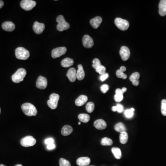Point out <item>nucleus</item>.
Returning <instances> with one entry per match:
<instances>
[{"instance_id": "f257e3e1", "label": "nucleus", "mask_w": 166, "mask_h": 166, "mask_svg": "<svg viewBox=\"0 0 166 166\" xmlns=\"http://www.w3.org/2000/svg\"><path fill=\"white\" fill-rule=\"evenodd\" d=\"M21 109L24 113L28 116H36L37 114L35 106L30 103H24L21 106Z\"/></svg>"}, {"instance_id": "f03ea898", "label": "nucleus", "mask_w": 166, "mask_h": 166, "mask_svg": "<svg viewBox=\"0 0 166 166\" xmlns=\"http://www.w3.org/2000/svg\"><path fill=\"white\" fill-rule=\"evenodd\" d=\"M26 75V71L24 68H20L16 73L12 75V79L15 83H19L23 81L24 77Z\"/></svg>"}, {"instance_id": "7ed1b4c3", "label": "nucleus", "mask_w": 166, "mask_h": 166, "mask_svg": "<svg viewBox=\"0 0 166 166\" xmlns=\"http://www.w3.org/2000/svg\"><path fill=\"white\" fill-rule=\"evenodd\" d=\"M56 21L58 23L57 25V29L60 31L66 30L70 28L69 24L66 21L62 15L58 16L56 18Z\"/></svg>"}, {"instance_id": "20e7f679", "label": "nucleus", "mask_w": 166, "mask_h": 166, "mask_svg": "<svg viewBox=\"0 0 166 166\" xmlns=\"http://www.w3.org/2000/svg\"><path fill=\"white\" fill-rule=\"evenodd\" d=\"M16 58L19 60H26L30 56V52L23 47H18L15 50Z\"/></svg>"}, {"instance_id": "39448f33", "label": "nucleus", "mask_w": 166, "mask_h": 166, "mask_svg": "<svg viewBox=\"0 0 166 166\" xmlns=\"http://www.w3.org/2000/svg\"><path fill=\"white\" fill-rule=\"evenodd\" d=\"M60 96L57 94L53 93L49 96V99L47 102L48 106L52 110H55L58 106Z\"/></svg>"}, {"instance_id": "423d86ee", "label": "nucleus", "mask_w": 166, "mask_h": 166, "mask_svg": "<svg viewBox=\"0 0 166 166\" xmlns=\"http://www.w3.org/2000/svg\"><path fill=\"white\" fill-rule=\"evenodd\" d=\"M114 23L118 28L122 31H125L128 29L129 27V23L127 20L119 18H115Z\"/></svg>"}, {"instance_id": "0eeeda50", "label": "nucleus", "mask_w": 166, "mask_h": 166, "mask_svg": "<svg viewBox=\"0 0 166 166\" xmlns=\"http://www.w3.org/2000/svg\"><path fill=\"white\" fill-rule=\"evenodd\" d=\"M36 143V140L31 136H26L22 138L20 141L21 145L25 147L32 146L34 145Z\"/></svg>"}, {"instance_id": "6e6552de", "label": "nucleus", "mask_w": 166, "mask_h": 166, "mask_svg": "<svg viewBox=\"0 0 166 166\" xmlns=\"http://www.w3.org/2000/svg\"><path fill=\"white\" fill-rule=\"evenodd\" d=\"M36 5V2L32 0H23L20 3L21 7L26 11L31 10Z\"/></svg>"}, {"instance_id": "1a4fd4ad", "label": "nucleus", "mask_w": 166, "mask_h": 166, "mask_svg": "<svg viewBox=\"0 0 166 166\" xmlns=\"http://www.w3.org/2000/svg\"><path fill=\"white\" fill-rule=\"evenodd\" d=\"M67 49L65 47H59L55 48L52 51V57L53 58L60 57L66 53Z\"/></svg>"}, {"instance_id": "9d476101", "label": "nucleus", "mask_w": 166, "mask_h": 166, "mask_svg": "<svg viewBox=\"0 0 166 166\" xmlns=\"http://www.w3.org/2000/svg\"><path fill=\"white\" fill-rule=\"evenodd\" d=\"M119 54L121 55L122 60L126 61L130 56V51L129 48L127 46H122L119 51Z\"/></svg>"}, {"instance_id": "9b49d317", "label": "nucleus", "mask_w": 166, "mask_h": 166, "mask_svg": "<svg viewBox=\"0 0 166 166\" xmlns=\"http://www.w3.org/2000/svg\"><path fill=\"white\" fill-rule=\"evenodd\" d=\"M48 85L47 79L44 77L40 76L36 82V86L37 88L43 90L47 87Z\"/></svg>"}, {"instance_id": "f8f14e48", "label": "nucleus", "mask_w": 166, "mask_h": 166, "mask_svg": "<svg viewBox=\"0 0 166 166\" xmlns=\"http://www.w3.org/2000/svg\"><path fill=\"white\" fill-rule=\"evenodd\" d=\"M82 42L83 46L85 48H91L93 46V40L88 35H85L83 37Z\"/></svg>"}, {"instance_id": "ddd939ff", "label": "nucleus", "mask_w": 166, "mask_h": 166, "mask_svg": "<svg viewBox=\"0 0 166 166\" xmlns=\"http://www.w3.org/2000/svg\"><path fill=\"white\" fill-rule=\"evenodd\" d=\"M45 29V25L44 24L40 23L38 22H35L33 24V30L37 34H40L43 33Z\"/></svg>"}, {"instance_id": "4468645a", "label": "nucleus", "mask_w": 166, "mask_h": 166, "mask_svg": "<svg viewBox=\"0 0 166 166\" xmlns=\"http://www.w3.org/2000/svg\"><path fill=\"white\" fill-rule=\"evenodd\" d=\"M77 71L74 68H71L68 71V73L66 74V76L68 77L69 79V81L71 82H75L76 79Z\"/></svg>"}, {"instance_id": "2eb2a0df", "label": "nucleus", "mask_w": 166, "mask_h": 166, "mask_svg": "<svg viewBox=\"0 0 166 166\" xmlns=\"http://www.w3.org/2000/svg\"><path fill=\"white\" fill-rule=\"evenodd\" d=\"M94 126L96 129L98 130H103L106 128L107 123L102 119H98L96 120L94 122Z\"/></svg>"}, {"instance_id": "dca6fc26", "label": "nucleus", "mask_w": 166, "mask_h": 166, "mask_svg": "<svg viewBox=\"0 0 166 166\" xmlns=\"http://www.w3.org/2000/svg\"><path fill=\"white\" fill-rule=\"evenodd\" d=\"M159 14L161 16L166 15V0L160 1L159 4Z\"/></svg>"}, {"instance_id": "f3484780", "label": "nucleus", "mask_w": 166, "mask_h": 166, "mask_svg": "<svg viewBox=\"0 0 166 166\" xmlns=\"http://www.w3.org/2000/svg\"><path fill=\"white\" fill-rule=\"evenodd\" d=\"M3 29L7 31H12L14 30L15 26L11 21H6L2 24Z\"/></svg>"}, {"instance_id": "a211bd4d", "label": "nucleus", "mask_w": 166, "mask_h": 166, "mask_svg": "<svg viewBox=\"0 0 166 166\" xmlns=\"http://www.w3.org/2000/svg\"><path fill=\"white\" fill-rule=\"evenodd\" d=\"M91 160L88 157H81L77 159L76 163L79 166H87L90 164Z\"/></svg>"}, {"instance_id": "6ab92c4d", "label": "nucleus", "mask_w": 166, "mask_h": 166, "mask_svg": "<svg viewBox=\"0 0 166 166\" xmlns=\"http://www.w3.org/2000/svg\"><path fill=\"white\" fill-rule=\"evenodd\" d=\"M139 77H140V74L138 72H135L131 75L129 79L132 82V84L133 85L138 86L139 84V81L138 80Z\"/></svg>"}, {"instance_id": "aec40b11", "label": "nucleus", "mask_w": 166, "mask_h": 166, "mask_svg": "<svg viewBox=\"0 0 166 166\" xmlns=\"http://www.w3.org/2000/svg\"><path fill=\"white\" fill-rule=\"evenodd\" d=\"M102 18L99 16H97L94 18H92L90 21V24L94 29L98 28L102 22Z\"/></svg>"}, {"instance_id": "412c9836", "label": "nucleus", "mask_w": 166, "mask_h": 166, "mask_svg": "<svg viewBox=\"0 0 166 166\" xmlns=\"http://www.w3.org/2000/svg\"><path fill=\"white\" fill-rule=\"evenodd\" d=\"M88 100V97L85 95H81L75 101V104L77 106H82L87 102Z\"/></svg>"}, {"instance_id": "4be33fe9", "label": "nucleus", "mask_w": 166, "mask_h": 166, "mask_svg": "<svg viewBox=\"0 0 166 166\" xmlns=\"http://www.w3.org/2000/svg\"><path fill=\"white\" fill-rule=\"evenodd\" d=\"M78 69L76 72L77 79L79 80H82L85 78V73L83 66L81 64H79L77 66Z\"/></svg>"}, {"instance_id": "5701e85b", "label": "nucleus", "mask_w": 166, "mask_h": 166, "mask_svg": "<svg viewBox=\"0 0 166 166\" xmlns=\"http://www.w3.org/2000/svg\"><path fill=\"white\" fill-rule=\"evenodd\" d=\"M73 131V129L72 127L69 125H66L62 128L61 133L62 135L66 136L71 134Z\"/></svg>"}, {"instance_id": "b1692460", "label": "nucleus", "mask_w": 166, "mask_h": 166, "mask_svg": "<svg viewBox=\"0 0 166 166\" xmlns=\"http://www.w3.org/2000/svg\"><path fill=\"white\" fill-rule=\"evenodd\" d=\"M74 63L73 60L70 58L63 59L61 62V65L63 68H69L73 65Z\"/></svg>"}, {"instance_id": "393cba45", "label": "nucleus", "mask_w": 166, "mask_h": 166, "mask_svg": "<svg viewBox=\"0 0 166 166\" xmlns=\"http://www.w3.org/2000/svg\"><path fill=\"white\" fill-rule=\"evenodd\" d=\"M114 129L116 132L120 133L125 132L127 130L124 124L121 122H119L116 124L114 126Z\"/></svg>"}, {"instance_id": "a878e982", "label": "nucleus", "mask_w": 166, "mask_h": 166, "mask_svg": "<svg viewBox=\"0 0 166 166\" xmlns=\"http://www.w3.org/2000/svg\"><path fill=\"white\" fill-rule=\"evenodd\" d=\"M78 118L80 122L83 123H87L90 119V115L86 114H79Z\"/></svg>"}, {"instance_id": "bb28decb", "label": "nucleus", "mask_w": 166, "mask_h": 166, "mask_svg": "<svg viewBox=\"0 0 166 166\" xmlns=\"http://www.w3.org/2000/svg\"><path fill=\"white\" fill-rule=\"evenodd\" d=\"M112 153L114 157L117 159H120L122 157V153L121 150L119 148L114 147L112 148Z\"/></svg>"}, {"instance_id": "cd10ccee", "label": "nucleus", "mask_w": 166, "mask_h": 166, "mask_svg": "<svg viewBox=\"0 0 166 166\" xmlns=\"http://www.w3.org/2000/svg\"><path fill=\"white\" fill-rule=\"evenodd\" d=\"M128 135L127 133L126 132L121 133L119 135V140L122 144H125L128 141Z\"/></svg>"}, {"instance_id": "c85d7f7f", "label": "nucleus", "mask_w": 166, "mask_h": 166, "mask_svg": "<svg viewBox=\"0 0 166 166\" xmlns=\"http://www.w3.org/2000/svg\"><path fill=\"white\" fill-rule=\"evenodd\" d=\"M101 143L103 146H111L113 144V141L109 138H104L101 140Z\"/></svg>"}, {"instance_id": "c756f323", "label": "nucleus", "mask_w": 166, "mask_h": 166, "mask_svg": "<svg viewBox=\"0 0 166 166\" xmlns=\"http://www.w3.org/2000/svg\"><path fill=\"white\" fill-rule=\"evenodd\" d=\"M134 111H135V110L133 108L125 110L124 113L125 117L127 118H132L134 115Z\"/></svg>"}, {"instance_id": "7c9ffc66", "label": "nucleus", "mask_w": 166, "mask_h": 166, "mask_svg": "<svg viewBox=\"0 0 166 166\" xmlns=\"http://www.w3.org/2000/svg\"><path fill=\"white\" fill-rule=\"evenodd\" d=\"M95 108V105L94 103L93 102H89L88 103L86 104V111H87L89 113H91Z\"/></svg>"}, {"instance_id": "2f4dec72", "label": "nucleus", "mask_w": 166, "mask_h": 166, "mask_svg": "<svg viewBox=\"0 0 166 166\" xmlns=\"http://www.w3.org/2000/svg\"><path fill=\"white\" fill-rule=\"evenodd\" d=\"M96 72L98 73L100 75H103L106 73V68L104 66L101 65L96 69Z\"/></svg>"}, {"instance_id": "473e14b6", "label": "nucleus", "mask_w": 166, "mask_h": 166, "mask_svg": "<svg viewBox=\"0 0 166 166\" xmlns=\"http://www.w3.org/2000/svg\"><path fill=\"white\" fill-rule=\"evenodd\" d=\"M161 112L162 115L166 116V100L163 99L161 101Z\"/></svg>"}, {"instance_id": "72a5a7b5", "label": "nucleus", "mask_w": 166, "mask_h": 166, "mask_svg": "<svg viewBox=\"0 0 166 166\" xmlns=\"http://www.w3.org/2000/svg\"><path fill=\"white\" fill-rule=\"evenodd\" d=\"M60 166H71L70 162L65 159L61 158L59 161Z\"/></svg>"}, {"instance_id": "f704fd0d", "label": "nucleus", "mask_w": 166, "mask_h": 166, "mask_svg": "<svg viewBox=\"0 0 166 166\" xmlns=\"http://www.w3.org/2000/svg\"><path fill=\"white\" fill-rule=\"evenodd\" d=\"M116 76L119 78H122L124 79H125L127 78V75L119 69L116 71Z\"/></svg>"}, {"instance_id": "c9c22d12", "label": "nucleus", "mask_w": 166, "mask_h": 166, "mask_svg": "<svg viewBox=\"0 0 166 166\" xmlns=\"http://www.w3.org/2000/svg\"><path fill=\"white\" fill-rule=\"evenodd\" d=\"M102 65L99 59H97V58H95L93 60V65H92V66L94 68H95V69L96 68H97L98 67Z\"/></svg>"}, {"instance_id": "e433bc0d", "label": "nucleus", "mask_w": 166, "mask_h": 166, "mask_svg": "<svg viewBox=\"0 0 166 166\" xmlns=\"http://www.w3.org/2000/svg\"><path fill=\"white\" fill-rule=\"evenodd\" d=\"M114 100L117 102H121L123 99V95L115 94L114 96Z\"/></svg>"}, {"instance_id": "4c0bfd02", "label": "nucleus", "mask_w": 166, "mask_h": 166, "mask_svg": "<svg viewBox=\"0 0 166 166\" xmlns=\"http://www.w3.org/2000/svg\"><path fill=\"white\" fill-rule=\"evenodd\" d=\"M109 89V86L108 85L105 84L102 85L101 87V90L103 93H106L107 91H108Z\"/></svg>"}, {"instance_id": "58836bf2", "label": "nucleus", "mask_w": 166, "mask_h": 166, "mask_svg": "<svg viewBox=\"0 0 166 166\" xmlns=\"http://www.w3.org/2000/svg\"><path fill=\"white\" fill-rule=\"evenodd\" d=\"M44 142L46 145H48L51 144H54V141L52 138H48L45 140Z\"/></svg>"}, {"instance_id": "ea45409f", "label": "nucleus", "mask_w": 166, "mask_h": 166, "mask_svg": "<svg viewBox=\"0 0 166 166\" xmlns=\"http://www.w3.org/2000/svg\"><path fill=\"white\" fill-rule=\"evenodd\" d=\"M108 74L106 73L103 75H101V76L100 77V79L101 81H105L108 77Z\"/></svg>"}, {"instance_id": "a19ab883", "label": "nucleus", "mask_w": 166, "mask_h": 166, "mask_svg": "<svg viewBox=\"0 0 166 166\" xmlns=\"http://www.w3.org/2000/svg\"><path fill=\"white\" fill-rule=\"evenodd\" d=\"M116 108H117V112H119V113L123 112V110H124L123 106L121 104H117V106H116Z\"/></svg>"}, {"instance_id": "79ce46f5", "label": "nucleus", "mask_w": 166, "mask_h": 166, "mask_svg": "<svg viewBox=\"0 0 166 166\" xmlns=\"http://www.w3.org/2000/svg\"><path fill=\"white\" fill-rule=\"evenodd\" d=\"M47 148L49 150H52L53 149H55V145L54 144H49L47 145Z\"/></svg>"}, {"instance_id": "37998d69", "label": "nucleus", "mask_w": 166, "mask_h": 166, "mask_svg": "<svg viewBox=\"0 0 166 166\" xmlns=\"http://www.w3.org/2000/svg\"><path fill=\"white\" fill-rule=\"evenodd\" d=\"M115 94H121V95H123V93L121 89H117L115 91Z\"/></svg>"}, {"instance_id": "c03bdc74", "label": "nucleus", "mask_w": 166, "mask_h": 166, "mask_svg": "<svg viewBox=\"0 0 166 166\" xmlns=\"http://www.w3.org/2000/svg\"><path fill=\"white\" fill-rule=\"evenodd\" d=\"M126 68H125V66H121V68H120V69L119 70H121L122 72H124L125 71H126Z\"/></svg>"}, {"instance_id": "a18cd8bd", "label": "nucleus", "mask_w": 166, "mask_h": 166, "mask_svg": "<svg viewBox=\"0 0 166 166\" xmlns=\"http://www.w3.org/2000/svg\"><path fill=\"white\" fill-rule=\"evenodd\" d=\"M4 6V2L3 1H0V9L2 8Z\"/></svg>"}, {"instance_id": "49530a36", "label": "nucleus", "mask_w": 166, "mask_h": 166, "mask_svg": "<svg viewBox=\"0 0 166 166\" xmlns=\"http://www.w3.org/2000/svg\"><path fill=\"white\" fill-rule=\"evenodd\" d=\"M112 110L114 112H116L117 111V108H116V106H113L112 108Z\"/></svg>"}, {"instance_id": "de8ad7c7", "label": "nucleus", "mask_w": 166, "mask_h": 166, "mask_svg": "<svg viewBox=\"0 0 166 166\" xmlns=\"http://www.w3.org/2000/svg\"><path fill=\"white\" fill-rule=\"evenodd\" d=\"M127 89L125 87H123V88L122 89V91L123 92V93H125V92H126L127 91Z\"/></svg>"}, {"instance_id": "09e8293b", "label": "nucleus", "mask_w": 166, "mask_h": 166, "mask_svg": "<svg viewBox=\"0 0 166 166\" xmlns=\"http://www.w3.org/2000/svg\"><path fill=\"white\" fill-rule=\"evenodd\" d=\"M15 166H23V165L21 164H17V165H15Z\"/></svg>"}, {"instance_id": "8fccbe9b", "label": "nucleus", "mask_w": 166, "mask_h": 166, "mask_svg": "<svg viewBox=\"0 0 166 166\" xmlns=\"http://www.w3.org/2000/svg\"><path fill=\"white\" fill-rule=\"evenodd\" d=\"M0 166H5V165H4V164H0Z\"/></svg>"}, {"instance_id": "3c124183", "label": "nucleus", "mask_w": 166, "mask_h": 166, "mask_svg": "<svg viewBox=\"0 0 166 166\" xmlns=\"http://www.w3.org/2000/svg\"><path fill=\"white\" fill-rule=\"evenodd\" d=\"M80 124H81V123H80V122H79V125H80Z\"/></svg>"}, {"instance_id": "603ef678", "label": "nucleus", "mask_w": 166, "mask_h": 166, "mask_svg": "<svg viewBox=\"0 0 166 166\" xmlns=\"http://www.w3.org/2000/svg\"><path fill=\"white\" fill-rule=\"evenodd\" d=\"M0 114H1V108H0Z\"/></svg>"}]
</instances>
